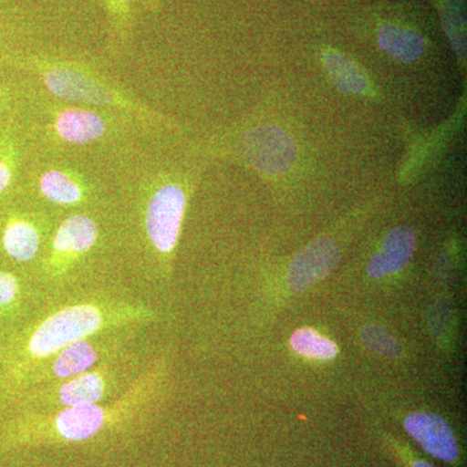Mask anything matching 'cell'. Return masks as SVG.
<instances>
[{
    "mask_svg": "<svg viewBox=\"0 0 467 467\" xmlns=\"http://www.w3.org/2000/svg\"><path fill=\"white\" fill-rule=\"evenodd\" d=\"M162 359L144 368L125 391L101 404L26 411L7 426L8 447H57L119 435L150 416L164 386Z\"/></svg>",
    "mask_w": 467,
    "mask_h": 467,
    "instance_id": "obj_1",
    "label": "cell"
},
{
    "mask_svg": "<svg viewBox=\"0 0 467 467\" xmlns=\"http://www.w3.org/2000/svg\"><path fill=\"white\" fill-rule=\"evenodd\" d=\"M153 319L155 313L142 303L92 300L67 304L27 328L18 344L17 373L29 377L43 362L78 340L116 333L130 326L150 324Z\"/></svg>",
    "mask_w": 467,
    "mask_h": 467,
    "instance_id": "obj_2",
    "label": "cell"
},
{
    "mask_svg": "<svg viewBox=\"0 0 467 467\" xmlns=\"http://www.w3.org/2000/svg\"><path fill=\"white\" fill-rule=\"evenodd\" d=\"M130 371L128 362L119 355L113 356L63 382L33 387L26 396V411L57 410L112 400L137 377L129 378Z\"/></svg>",
    "mask_w": 467,
    "mask_h": 467,
    "instance_id": "obj_3",
    "label": "cell"
},
{
    "mask_svg": "<svg viewBox=\"0 0 467 467\" xmlns=\"http://www.w3.org/2000/svg\"><path fill=\"white\" fill-rule=\"evenodd\" d=\"M119 347L117 337H107V333L78 340L43 362L26 378L27 383L33 389L63 382L90 370L104 359L119 355Z\"/></svg>",
    "mask_w": 467,
    "mask_h": 467,
    "instance_id": "obj_4",
    "label": "cell"
},
{
    "mask_svg": "<svg viewBox=\"0 0 467 467\" xmlns=\"http://www.w3.org/2000/svg\"><path fill=\"white\" fill-rule=\"evenodd\" d=\"M186 209V195L178 184H165L153 193L146 211V233L159 254H171L177 247Z\"/></svg>",
    "mask_w": 467,
    "mask_h": 467,
    "instance_id": "obj_5",
    "label": "cell"
},
{
    "mask_svg": "<svg viewBox=\"0 0 467 467\" xmlns=\"http://www.w3.org/2000/svg\"><path fill=\"white\" fill-rule=\"evenodd\" d=\"M99 236V227L90 217L73 214L67 218L55 233L51 245L50 270L61 275L86 252L94 247Z\"/></svg>",
    "mask_w": 467,
    "mask_h": 467,
    "instance_id": "obj_6",
    "label": "cell"
},
{
    "mask_svg": "<svg viewBox=\"0 0 467 467\" xmlns=\"http://www.w3.org/2000/svg\"><path fill=\"white\" fill-rule=\"evenodd\" d=\"M245 152L254 167L266 173H281L294 162L296 147L281 129L263 126L248 135Z\"/></svg>",
    "mask_w": 467,
    "mask_h": 467,
    "instance_id": "obj_7",
    "label": "cell"
},
{
    "mask_svg": "<svg viewBox=\"0 0 467 467\" xmlns=\"http://www.w3.org/2000/svg\"><path fill=\"white\" fill-rule=\"evenodd\" d=\"M340 252L330 239H317L297 252L288 267L287 281L291 290L304 291L322 281L339 261Z\"/></svg>",
    "mask_w": 467,
    "mask_h": 467,
    "instance_id": "obj_8",
    "label": "cell"
},
{
    "mask_svg": "<svg viewBox=\"0 0 467 467\" xmlns=\"http://www.w3.org/2000/svg\"><path fill=\"white\" fill-rule=\"evenodd\" d=\"M404 427L408 434L435 459L453 462L459 457L456 435L444 418L438 414L427 411L409 414Z\"/></svg>",
    "mask_w": 467,
    "mask_h": 467,
    "instance_id": "obj_9",
    "label": "cell"
},
{
    "mask_svg": "<svg viewBox=\"0 0 467 467\" xmlns=\"http://www.w3.org/2000/svg\"><path fill=\"white\" fill-rule=\"evenodd\" d=\"M416 244V233L409 227L391 230L383 239L382 248L368 261V275L379 279L400 272L413 257Z\"/></svg>",
    "mask_w": 467,
    "mask_h": 467,
    "instance_id": "obj_10",
    "label": "cell"
},
{
    "mask_svg": "<svg viewBox=\"0 0 467 467\" xmlns=\"http://www.w3.org/2000/svg\"><path fill=\"white\" fill-rule=\"evenodd\" d=\"M57 130L67 142L84 144L100 138L106 131V124L90 110L69 109L57 117Z\"/></svg>",
    "mask_w": 467,
    "mask_h": 467,
    "instance_id": "obj_11",
    "label": "cell"
},
{
    "mask_svg": "<svg viewBox=\"0 0 467 467\" xmlns=\"http://www.w3.org/2000/svg\"><path fill=\"white\" fill-rule=\"evenodd\" d=\"M324 64L328 76L340 90L358 95H368L370 92V84L361 67L342 52L326 50Z\"/></svg>",
    "mask_w": 467,
    "mask_h": 467,
    "instance_id": "obj_12",
    "label": "cell"
},
{
    "mask_svg": "<svg viewBox=\"0 0 467 467\" xmlns=\"http://www.w3.org/2000/svg\"><path fill=\"white\" fill-rule=\"evenodd\" d=\"M378 45L389 57L402 63L417 60L426 48V42L414 30L393 26H383L378 34Z\"/></svg>",
    "mask_w": 467,
    "mask_h": 467,
    "instance_id": "obj_13",
    "label": "cell"
},
{
    "mask_svg": "<svg viewBox=\"0 0 467 467\" xmlns=\"http://www.w3.org/2000/svg\"><path fill=\"white\" fill-rule=\"evenodd\" d=\"M41 235L38 229L23 218H12L3 234V245L12 259L26 263L39 251Z\"/></svg>",
    "mask_w": 467,
    "mask_h": 467,
    "instance_id": "obj_14",
    "label": "cell"
},
{
    "mask_svg": "<svg viewBox=\"0 0 467 467\" xmlns=\"http://www.w3.org/2000/svg\"><path fill=\"white\" fill-rule=\"evenodd\" d=\"M41 192L45 198L61 205L77 204L82 201L81 187L63 171H46L41 178Z\"/></svg>",
    "mask_w": 467,
    "mask_h": 467,
    "instance_id": "obj_15",
    "label": "cell"
},
{
    "mask_svg": "<svg viewBox=\"0 0 467 467\" xmlns=\"http://www.w3.org/2000/svg\"><path fill=\"white\" fill-rule=\"evenodd\" d=\"M291 347L295 352L310 358L331 359L337 355L335 343L310 328H301L292 335Z\"/></svg>",
    "mask_w": 467,
    "mask_h": 467,
    "instance_id": "obj_16",
    "label": "cell"
},
{
    "mask_svg": "<svg viewBox=\"0 0 467 467\" xmlns=\"http://www.w3.org/2000/svg\"><path fill=\"white\" fill-rule=\"evenodd\" d=\"M362 342L371 352L386 356V358H400L402 353L398 340L380 326H368L362 333Z\"/></svg>",
    "mask_w": 467,
    "mask_h": 467,
    "instance_id": "obj_17",
    "label": "cell"
},
{
    "mask_svg": "<svg viewBox=\"0 0 467 467\" xmlns=\"http://www.w3.org/2000/svg\"><path fill=\"white\" fill-rule=\"evenodd\" d=\"M20 284L11 273L0 272V312L9 308L18 299Z\"/></svg>",
    "mask_w": 467,
    "mask_h": 467,
    "instance_id": "obj_18",
    "label": "cell"
},
{
    "mask_svg": "<svg viewBox=\"0 0 467 467\" xmlns=\"http://www.w3.org/2000/svg\"><path fill=\"white\" fill-rule=\"evenodd\" d=\"M9 182H11V171L5 167V162L0 161V192L7 189Z\"/></svg>",
    "mask_w": 467,
    "mask_h": 467,
    "instance_id": "obj_19",
    "label": "cell"
},
{
    "mask_svg": "<svg viewBox=\"0 0 467 467\" xmlns=\"http://www.w3.org/2000/svg\"><path fill=\"white\" fill-rule=\"evenodd\" d=\"M411 467H434L430 465V463L425 462V461H417V462H414Z\"/></svg>",
    "mask_w": 467,
    "mask_h": 467,
    "instance_id": "obj_20",
    "label": "cell"
}]
</instances>
